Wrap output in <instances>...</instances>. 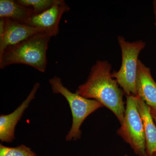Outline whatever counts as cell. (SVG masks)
<instances>
[{"label": "cell", "mask_w": 156, "mask_h": 156, "mask_svg": "<svg viewBox=\"0 0 156 156\" xmlns=\"http://www.w3.org/2000/svg\"><path fill=\"white\" fill-rule=\"evenodd\" d=\"M137 96V108L143 125L146 141L148 156H154L156 154V125L151 114L150 107Z\"/></svg>", "instance_id": "10"}, {"label": "cell", "mask_w": 156, "mask_h": 156, "mask_svg": "<svg viewBox=\"0 0 156 156\" xmlns=\"http://www.w3.org/2000/svg\"><path fill=\"white\" fill-rule=\"evenodd\" d=\"M111 64L107 60H98L91 69L86 82L76 92L85 98L94 99L107 108L116 116L121 125L125 117L122 89L112 76Z\"/></svg>", "instance_id": "1"}, {"label": "cell", "mask_w": 156, "mask_h": 156, "mask_svg": "<svg viewBox=\"0 0 156 156\" xmlns=\"http://www.w3.org/2000/svg\"><path fill=\"white\" fill-rule=\"evenodd\" d=\"M122 51V62L119 70L112 73L126 96H136V78L140 53L145 47L142 40L130 42L124 37L118 36Z\"/></svg>", "instance_id": "4"}, {"label": "cell", "mask_w": 156, "mask_h": 156, "mask_svg": "<svg viewBox=\"0 0 156 156\" xmlns=\"http://www.w3.org/2000/svg\"><path fill=\"white\" fill-rule=\"evenodd\" d=\"M137 96H126V106L122 124L117 133L139 156H148L142 120L137 108Z\"/></svg>", "instance_id": "5"}, {"label": "cell", "mask_w": 156, "mask_h": 156, "mask_svg": "<svg viewBox=\"0 0 156 156\" xmlns=\"http://www.w3.org/2000/svg\"><path fill=\"white\" fill-rule=\"evenodd\" d=\"M23 6L30 8L34 14H38L48 10L56 3V0H17Z\"/></svg>", "instance_id": "12"}, {"label": "cell", "mask_w": 156, "mask_h": 156, "mask_svg": "<svg viewBox=\"0 0 156 156\" xmlns=\"http://www.w3.org/2000/svg\"><path fill=\"white\" fill-rule=\"evenodd\" d=\"M40 87L39 83L34 86L25 100L14 112L9 115L0 116V139L2 142H11L14 138V131L17 123L21 119L26 109L34 98L37 91Z\"/></svg>", "instance_id": "8"}, {"label": "cell", "mask_w": 156, "mask_h": 156, "mask_svg": "<svg viewBox=\"0 0 156 156\" xmlns=\"http://www.w3.org/2000/svg\"><path fill=\"white\" fill-rule=\"evenodd\" d=\"M69 10V6L64 1L56 0L48 10L33 15L27 24L41 30L52 37L56 36L59 32L58 25L62 15Z\"/></svg>", "instance_id": "7"}, {"label": "cell", "mask_w": 156, "mask_h": 156, "mask_svg": "<svg viewBox=\"0 0 156 156\" xmlns=\"http://www.w3.org/2000/svg\"><path fill=\"white\" fill-rule=\"evenodd\" d=\"M34 14L31 9L22 5L16 1H0V18H6L27 24Z\"/></svg>", "instance_id": "11"}, {"label": "cell", "mask_w": 156, "mask_h": 156, "mask_svg": "<svg viewBox=\"0 0 156 156\" xmlns=\"http://www.w3.org/2000/svg\"><path fill=\"white\" fill-rule=\"evenodd\" d=\"M43 32L27 24L0 18V53L6 48Z\"/></svg>", "instance_id": "6"}, {"label": "cell", "mask_w": 156, "mask_h": 156, "mask_svg": "<svg viewBox=\"0 0 156 156\" xmlns=\"http://www.w3.org/2000/svg\"></svg>", "instance_id": "21"}, {"label": "cell", "mask_w": 156, "mask_h": 156, "mask_svg": "<svg viewBox=\"0 0 156 156\" xmlns=\"http://www.w3.org/2000/svg\"><path fill=\"white\" fill-rule=\"evenodd\" d=\"M0 156H37V155L30 148L23 144L11 147L1 144Z\"/></svg>", "instance_id": "13"}, {"label": "cell", "mask_w": 156, "mask_h": 156, "mask_svg": "<svg viewBox=\"0 0 156 156\" xmlns=\"http://www.w3.org/2000/svg\"><path fill=\"white\" fill-rule=\"evenodd\" d=\"M155 18H156V4L155 5Z\"/></svg>", "instance_id": "16"}, {"label": "cell", "mask_w": 156, "mask_h": 156, "mask_svg": "<svg viewBox=\"0 0 156 156\" xmlns=\"http://www.w3.org/2000/svg\"><path fill=\"white\" fill-rule=\"evenodd\" d=\"M151 114L152 115L154 121L156 125V112L154 110L152 109Z\"/></svg>", "instance_id": "14"}, {"label": "cell", "mask_w": 156, "mask_h": 156, "mask_svg": "<svg viewBox=\"0 0 156 156\" xmlns=\"http://www.w3.org/2000/svg\"></svg>", "instance_id": "20"}, {"label": "cell", "mask_w": 156, "mask_h": 156, "mask_svg": "<svg viewBox=\"0 0 156 156\" xmlns=\"http://www.w3.org/2000/svg\"><path fill=\"white\" fill-rule=\"evenodd\" d=\"M151 109H152L154 110V111L155 112H156V108H151Z\"/></svg>", "instance_id": "15"}, {"label": "cell", "mask_w": 156, "mask_h": 156, "mask_svg": "<svg viewBox=\"0 0 156 156\" xmlns=\"http://www.w3.org/2000/svg\"><path fill=\"white\" fill-rule=\"evenodd\" d=\"M128 156V155H125V156Z\"/></svg>", "instance_id": "17"}, {"label": "cell", "mask_w": 156, "mask_h": 156, "mask_svg": "<svg viewBox=\"0 0 156 156\" xmlns=\"http://www.w3.org/2000/svg\"><path fill=\"white\" fill-rule=\"evenodd\" d=\"M155 24H156V23H155Z\"/></svg>", "instance_id": "18"}, {"label": "cell", "mask_w": 156, "mask_h": 156, "mask_svg": "<svg viewBox=\"0 0 156 156\" xmlns=\"http://www.w3.org/2000/svg\"><path fill=\"white\" fill-rule=\"evenodd\" d=\"M52 36L48 33H39L0 53V68L13 64L31 66L40 72H45L48 60L47 53Z\"/></svg>", "instance_id": "2"}, {"label": "cell", "mask_w": 156, "mask_h": 156, "mask_svg": "<svg viewBox=\"0 0 156 156\" xmlns=\"http://www.w3.org/2000/svg\"><path fill=\"white\" fill-rule=\"evenodd\" d=\"M53 93L60 94L65 98L69 104L73 117L71 128L66 135V141L76 140L81 137V125L87 117L103 107L94 99L85 98L77 93H73L63 86L61 78L54 76L49 80Z\"/></svg>", "instance_id": "3"}, {"label": "cell", "mask_w": 156, "mask_h": 156, "mask_svg": "<svg viewBox=\"0 0 156 156\" xmlns=\"http://www.w3.org/2000/svg\"><path fill=\"white\" fill-rule=\"evenodd\" d=\"M154 156H156V154H155V155Z\"/></svg>", "instance_id": "19"}, {"label": "cell", "mask_w": 156, "mask_h": 156, "mask_svg": "<svg viewBox=\"0 0 156 156\" xmlns=\"http://www.w3.org/2000/svg\"><path fill=\"white\" fill-rule=\"evenodd\" d=\"M136 95L151 108H156V83L149 68L138 60L136 78Z\"/></svg>", "instance_id": "9"}]
</instances>
